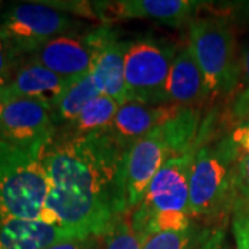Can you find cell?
<instances>
[{"label":"cell","instance_id":"1","mask_svg":"<svg viewBox=\"0 0 249 249\" xmlns=\"http://www.w3.org/2000/svg\"><path fill=\"white\" fill-rule=\"evenodd\" d=\"M124 152L107 130L53 137L43 155L49 190L40 220L79 238L104 237L121 217L116 175Z\"/></svg>","mask_w":249,"mask_h":249},{"label":"cell","instance_id":"2","mask_svg":"<svg viewBox=\"0 0 249 249\" xmlns=\"http://www.w3.org/2000/svg\"><path fill=\"white\" fill-rule=\"evenodd\" d=\"M46 148L19 147L0 137V227L14 219H40L49 190Z\"/></svg>","mask_w":249,"mask_h":249},{"label":"cell","instance_id":"3","mask_svg":"<svg viewBox=\"0 0 249 249\" xmlns=\"http://www.w3.org/2000/svg\"><path fill=\"white\" fill-rule=\"evenodd\" d=\"M240 155L229 136L194 150L190 169V213L194 220L227 222V216L231 214Z\"/></svg>","mask_w":249,"mask_h":249},{"label":"cell","instance_id":"4","mask_svg":"<svg viewBox=\"0 0 249 249\" xmlns=\"http://www.w3.org/2000/svg\"><path fill=\"white\" fill-rule=\"evenodd\" d=\"M196 60L204 73L209 98H224L240 85V62L235 36L223 17H196L188 24V39Z\"/></svg>","mask_w":249,"mask_h":249},{"label":"cell","instance_id":"5","mask_svg":"<svg viewBox=\"0 0 249 249\" xmlns=\"http://www.w3.org/2000/svg\"><path fill=\"white\" fill-rule=\"evenodd\" d=\"M178 45L144 37L129 40L124 55V85L127 103L150 106L166 103V83Z\"/></svg>","mask_w":249,"mask_h":249},{"label":"cell","instance_id":"6","mask_svg":"<svg viewBox=\"0 0 249 249\" xmlns=\"http://www.w3.org/2000/svg\"><path fill=\"white\" fill-rule=\"evenodd\" d=\"M79 25L80 22L68 13L35 1L22 3L7 10L1 16L0 34L21 57L32 54L57 36L71 35Z\"/></svg>","mask_w":249,"mask_h":249},{"label":"cell","instance_id":"7","mask_svg":"<svg viewBox=\"0 0 249 249\" xmlns=\"http://www.w3.org/2000/svg\"><path fill=\"white\" fill-rule=\"evenodd\" d=\"M170 158L172 155L160 126L124 152L116 175V196L121 216L132 213L139 206L154 176Z\"/></svg>","mask_w":249,"mask_h":249},{"label":"cell","instance_id":"8","mask_svg":"<svg viewBox=\"0 0 249 249\" xmlns=\"http://www.w3.org/2000/svg\"><path fill=\"white\" fill-rule=\"evenodd\" d=\"M193 155L194 151L166 160L151 180L142 202L130 213L134 229L142 237L147 224L157 216L176 213L191 216L190 169Z\"/></svg>","mask_w":249,"mask_h":249},{"label":"cell","instance_id":"9","mask_svg":"<svg viewBox=\"0 0 249 249\" xmlns=\"http://www.w3.org/2000/svg\"><path fill=\"white\" fill-rule=\"evenodd\" d=\"M55 134L53 109L40 100L10 98L0 115V137L19 147H45Z\"/></svg>","mask_w":249,"mask_h":249},{"label":"cell","instance_id":"10","mask_svg":"<svg viewBox=\"0 0 249 249\" xmlns=\"http://www.w3.org/2000/svg\"><path fill=\"white\" fill-rule=\"evenodd\" d=\"M94 52L91 75L101 94L115 98L119 104L127 103L124 85V55L129 40L121 39L111 27H100L86 34Z\"/></svg>","mask_w":249,"mask_h":249},{"label":"cell","instance_id":"11","mask_svg":"<svg viewBox=\"0 0 249 249\" xmlns=\"http://www.w3.org/2000/svg\"><path fill=\"white\" fill-rule=\"evenodd\" d=\"M94 4V16L104 21L151 19L170 27L190 24L201 6L191 0H121Z\"/></svg>","mask_w":249,"mask_h":249},{"label":"cell","instance_id":"12","mask_svg":"<svg viewBox=\"0 0 249 249\" xmlns=\"http://www.w3.org/2000/svg\"><path fill=\"white\" fill-rule=\"evenodd\" d=\"M29 61L39 62L65 79H79L93 71L94 52L86 36L61 35L40 46L28 55Z\"/></svg>","mask_w":249,"mask_h":249},{"label":"cell","instance_id":"13","mask_svg":"<svg viewBox=\"0 0 249 249\" xmlns=\"http://www.w3.org/2000/svg\"><path fill=\"white\" fill-rule=\"evenodd\" d=\"M183 108L173 104L150 106L129 101L121 104L114 121L108 126V134L126 151L134 142L151 133L154 129L175 118Z\"/></svg>","mask_w":249,"mask_h":249},{"label":"cell","instance_id":"14","mask_svg":"<svg viewBox=\"0 0 249 249\" xmlns=\"http://www.w3.org/2000/svg\"><path fill=\"white\" fill-rule=\"evenodd\" d=\"M72 82L58 76L39 62L28 60L3 86L1 101L4 103L10 98H34L43 101L54 109Z\"/></svg>","mask_w":249,"mask_h":249},{"label":"cell","instance_id":"15","mask_svg":"<svg viewBox=\"0 0 249 249\" xmlns=\"http://www.w3.org/2000/svg\"><path fill=\"white\" fill-rule=\"evenodd\" d=\"M209 98L205 76L188 43L178 46L166 83V103L181 108H199Z\"/></svg>","mask_w":249,"mask_h":249},{"label":"cell","instance_id":"16","mask_svg":"<svg viewBox=\"0 0 249 249\" xmlns=\"http://www.w3.org/2000/svg\"><path fill=\"white\" fill-rule=\"evenodd\" d=\"M79 238L58 226L40 219H14L0 227V249H45L65 240Z\"/></svg>","mask_w":249,"mask_h":249},{"label":"cell","instance_id":"17","mask_svg":"<svg viewBox=\"0 0 249 249\" xmlns=\"http://www.w3.org/2000/svg\"><path fill=\"white\" fill-rule=\"evenodd\" d=\"M119 106L121 104L115 98L100 94L82 109L73 122L62 126V133L58 139H78L107 130L115 118Z\"/></svg>","mask_w":249,"mask_h":249},{"label":"cell","instance_id":"18","mask_svg":"<svg viewBox=\"0 0 249 249\" xmlns=\"http://www.w3.org/2000/svg\"><path fill=\"white\" fill-rule=\"evenodd\" d=\"M201 129V109L183 108L175 118L160 124L163 139L168 144L170 155L180 157L194 151L198 147V134Z\"/></svg>","mask_w":249,"mask_h":249},{"label":"cell","instance_id":"19","mask_svg":"<svg viewBox=\"0 0 249 249\" xmlns=\"http://www.w3.org/2000/svg\"><path fill=\"white\" fill-rule=\"evenodd\" d=\"M100 94L101 93L98 90L97 83L93 78L91 72L79 79L73 80L71 86L62 94V97L60 98V101L55 104L53 109L55 129L57 126L62 127L65 124L73 122L79 116L82 109Z\"/></svg>","mask_w":249,"mask_h":249},{"label":"cell","instance_id":"20","mask_svg":"<svg viewBox=\"0 0 249 249\" xmlns=\"http://www.w3.org/2000/svg\"><path fill=\"white\" fill-rule=\"evenodd\" d=\"M204 230L194 223L181 231L155 232L145 238L142 249H196Z\"/></svg>","mask_w":249,"mask_h":249},{"label":"cell","instance_id":"21","mask_svg":"<svg viewBox=\"0 0 249 249\" xmlns=\"http://www.w3.org/2000/svg\"><path fill=\"white\" fill-rule=\"evenodd\" d=\"M104 249H142L145 238L134 229L132 214L121 216L104 235Z\"/></svg>","mask_w":249,"mask_h":249},{"label":"cell","instance_id":"22","mask_svg":"<svg viewBox=\"0 0 249 249\" xmlns=\"http://www.w3.org/2000/svg\"><path fill=\"white\" fill-rule=\"evenodd\" d=\"M237 206L249 208V154H241L235 166L232 209Z\"/></svg>","mask_w":249,"mask_h":249},{"label":"cell","instance_id":"23","mask_svg":"<svg viewBox=\"0 0 249 249\" xmlns=\"http://www.w3.org/2000/svg\"><path fill=\"white\" fill-rule=\"evenodd\" d=\"M232 234L237 249H249V208L237 206L231 211Z\"/></svg>","mask_w":249,"mask_h":249},{"label":"cell","instance_id":"24","mask_svg":"<svg viewBox=\"0 0 249 249\" xmlns=\"http://www.w3.org/2000/svg\"><path fill=\"white\" fill-rule=\"evenodd\" d=\"M196 249H230L226 234V222L205 229L202 240Z\"/></svg>","mask_w":249,"mask_h":249},{"label":"cell","instance_id":"25","mask_svg":"<svg viewBox=\"0 0 249 249\" xmlns=\"http://www.w3.org/2000/svg\"><path fill=\"white\" fill-rule=\"evenodd\" d=\"M18 60L17 53L9 40L0 34V86H4L11 78V70Z\"/></svg>","mask_w":249,"mask_h":249},{"label":"cell","instance_id":"26","mask_svg":"<svg viewBox=\"0 0 249 249\" xmlns=\"http://www.w3.org/2000/svg\"><path fill=\"white\" fill-rule=\"evenodd\" d=\"M230 121L232 127L249 126V88L241 90L234 98L230 109Z\"/></svg>","mask_w":249,"mask_h":249},{"label":"cell","instance_id":"27","mask_svg":"<svg viewBox=\"0 0 249 249\" xmlns=\"http://www.w3.org/2000/svg\"><path fill=\"white\" fill-rule=\"evenodd\" d=\"M45 249H98V237L65 240L53 244Z\"/></svg>","mask_w":249,"mask_h":249},{"label":"cell","instance_id":"28","mask_svg":"<svg viewBox=\"0 0 249 249\" xmlns=\"http://www.w3.org/2000/svg\"><path fill=\"white\" fill-rule=\"evenodd\" d=\"M229 137L241 154H249V126L232 127Z\"/></svg>","mask_w":249,"mask_h":249},{"label":"cell","instance_id":"29","mask_svg":"<svg viewBox=\"0 0 249 249\" xmlns=\"http://www.w3.org/2000/svg\"><path fill=\"white\" fill-rule=\"evenodd\" d=\"M240 85L238 88L241 90L249 88V39L245 42V45L242 46L240 52Z\"/></svg>","mask_w":249,"mask_h":249},{"label":"cell","instance_id":"30","mask_svg":"<svg viewBox=\"0 0 249 249\" xmlns=\"http://www.w3.org/2000/svg\"><path fill=\"white\" fill-rule=\"evenodd\" d=\"M3 104H4V103L0 101V115H1V111H3Z\"/></svg>","mask_w":249,"mask_h":249},{"label":"cell","instance_id":"31","mask_svg":"<svg viewBox=\"0 0 249 249\" xmlns=\"http://www.w3.org/2000/svg\"><path fill=\"white\" fill-rule=\"evenodd\" d=\"M1 89H3V86H0V101H1ZM3 103V101H1Z\"/></svg>","mask_w":249,"mask_h":249}]
</instances>
